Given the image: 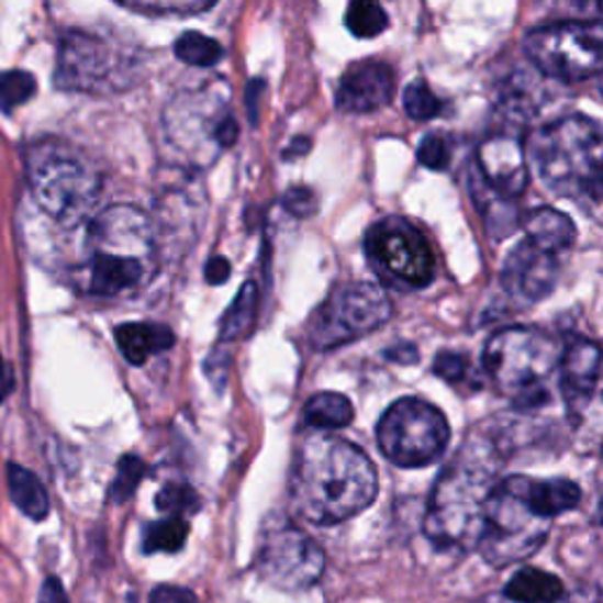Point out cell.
I'll list each match as a JSON object with an SVG mask.
<instances>
[{"mask_svg": "<svg viewBox=\"0 0 603 603\" xmlns=\"http://www.w3.org/2000/svg\"><path fill=\"white\" fill-rule=\"evenodd\" d=\"M378 495V471L368 455L331 434H314L298 448L290 502L309 524L335 526L368 510Z\"/></svg>", "mask_w": 603, "mask_h": 603, "instance_id": "1", "label": "cell"}, {"mask_svg": "<svg viewBox=\"0 0 603 603\" xmlns=\"http://www.w3.org/2000/svg\"><path fill=\"white\" fill-rule=\"evenodd\" d=\"M580 500V485L568 479H502L485 502L477 549L495 568L524 561L545 545L551 521L576 510Z\"/></svg>", "mask_w": 603, "mask_h": 603, "instance_id": "2", "label": "cell"}, {"mask_svg": "<svg viewBox=\"0 0 603 603\" xmlns=\"http://www.w3.org/2000/svg\"><path fill=\"white\" fill-rule=\"evenodd\" d=\"M500 455L483 438H467L438 477L425 514V533L438 549L477 547L485 502L500 481Z\"/></svg>", "mask_w": 603, "mask_h": 603, "instance_id": "3", "label": "cell"}, {"mask_svg": "<svg viewBox=\"0 0 603 603\" xmlns=\"http://www.w3.org/2000/svg\"><path fill=\"white\" fill-rule=\"evenodd\" d=\"M156 271V234L149 215L135 205H111L88 232L86 288L92 295L137 292Z\"/></svg>", "mask_w": 603, "mask_h": 603, "instance_id": "4", "label": "cell"}, {"mask_svg": "<svg viewBox=\"0 0 603 603\" xmlns=\"http://www.w3.org/2000/svg\"><path fill=\"white\" fill-rule=\"evenodd\" d=\"M531 160L543 185L554 193L596 210L603 189V144L596 121L584 116L559 119L531 137Z\"/></svg>", "mask_w": 603, "mask_h": 603, "instance_id": "5", "label": "cell"}, {"mask_svg": "<svg viewBox=\"0 0 603 603\" xmlns=\"http://www.w3.org/2000/svg\"><path fill=\"white\" fill-rule=\"evenodd\" d=\"M26 177L36 203L64 226L86 222L102 196V175L94 163L55 137L29 146Z\"/></svg>", "mask_w": 603, "mask_h": 603, "instance_id": "6", "label": "cell"}, {"mask_svg": "<svg viewBox=\"0 0 603 603\" xmlns=\"http://www.w3.org/2000/svg\"><path fill=\"white\" fill-rule=\"evenodd\" d=\"M563 345L540 328H514L498 331L488 337L483 349V370L498 387L521 409H533L549 401V380L561 364Z\"/></svg>", "mask_w": 603, "mask_h": 603, "instance_id": "7", "label": "cell"}, {"mask_svg": "<svg viewBox=\"0 0 603 603\" xmlns=\"http://www.w3.org/2000/svg\"><path fill=\"white\" fill-rule=\"evenodd\" d=\"M163 127L179 158L189 166H210L238 139V121L230 111V86L215 83L177 97L166 111Z\"/></svg>", "mask_w": 603, "mask_h": 603, "instance_id": "8", "label": "cell"}, {"mask_svg": "<svg viewBox=\"0 0 603 603\" xmlns=\"http://www.w3.org/2000/svg\"><path fill=\"white\" fill-rule=\"evenodd\" d=\"M378 446L399 467H427L446 453L450 425L436 405L405 397L389 405L378 422Z\"/></svg>", "mask_w": 603, "mask_h": 603, "instance_id": "9", "label": "cell"}, {"mask_svg": "<svg viewBox=\"0 0 603 603\" xmlns=\"http://www.w3.org/2000/svg\"><path fill=\"white\" fill-rule=\"evenodd\" d=\"M387 292L366 281L335 288L309 321V342L316 351H331L382 328L391 319Z\"/></svg>", "mask_w": 603, "mask_h": 603, "instance_id": "10", "label": "cell"}, {"mask_svg": "<svg viewBox=\"0 0 603 603\" xmlns=\"http://www.w3.org/2000/svg\"><path fill=\"white\" fill-rule=\"evenodd\" d=\"M601 45L603 29L599 20L559 22L531 31L526 55L540 74L580 83L601 71Z\"/></svg>", "mask_w": 603, "mask_h": 603, "instance_id": "11", "label": "cell"}, {"mask_svg": "<svg viewBox=\"0 0 603 603\" xmlns=\"http://www.w3.org/2000/svg\"><path fill=\"white\" fill-rule=\"evenodd\" d=\"M372 271L389 286L420 290L434 281V253L420 230L403 217H384L366 234Z\"/></svg>", "mask_w": 603, "mask_h": 603, "instance_id": "12", "label": "cell"}, {"mask_svg": "<svg viewBox=\"0 0 603 603\" xmlns=\"http://www.w3.org/2000/svg\"><path fill=\"white\" fill-rule=\"evenodd\" d=\"M257 573L273 590L304 592L314 587L325 570L323 549L288 521L273 524L259 540Z\"/></svg>", "mask_w": 603, "mask_h": 603, "instance_id": "13", "label": "cell"}, {"mask_svg": "<svg viewBox=\"0 0 603 603\" xmlns=\"http://www.w3.org/2000/svg\"><path fill=\"white\" fill-rule=\"evenodd\" d=\"M121 62L113 47L83 31H69L59 43L55 86L67 92H107L119 88Z\"/></svg>", "mask_w": 603, "mask_h": 603, "instance_id": "14", "label": "cell"}, {"mask_svg": "<svg viewBox=\"0 0 603 603\" xmlns=\"http://www.w3.org/2000/svg\"><path fill=\"white\" fill-rule=\"evenodd\" d=\"M561 255H554L524 238L510 253L502 269V286L518 304H535L551 295L559 283Z\"/></svg>", "mask_w": 603, "mask_h": 603, "instance_id": "15", "label": "cell"}, {"mask_svg": "<svg viewBox=\"0 0 603 603\" xmlns=\"http://www.w3.org/2000/svg\"><path fill=\"white\" fill-rule=\"evenodd\" d=\"M397 76L387 62L364 59L345 71L337 88V107L347 113H372L394 100Z\"/></svg>", "mask_w": 603, "mask_h": 603, "instance_id": "16", "label": "cell"}, {"mask_svg": "<svg viewBox=\"0 0 603 603\" xmlns=\"http://www.w3.org/2000/svg\"><path fill=\"white\" fill-rule=\"evenodd\" d=\"M481 179L488 189L500 193L502 199H518L528 187L526 152L518 139L510 135L488 137L477 152Z\"/></svg>", "mask_w": 603, "mask_h": 603, "instance_id": "17", "label": "cell"}, {"mask_svg": "<svg viewBox=\"0 0 603 603\" xmlns=\"http://www.w3.org/2000/svg\"><path fill=\"white\" fill-rule=\"evenodd\" d=\"M561 394L570 415L582 413L596 394L599 345L592 339H576L561 354Z\"/></svg>", "mask_w": 603, "mask_h": 603, "instance_id": "18", "label": "cell"}, {"mask_svg": "<svg viewBox=\"0 0 603 603\" xmlns=\"http://www.w3.org/2000/svg\"><path fill=\"white\" fill-rule=\"evenodd\" d=\"M116 345L127 364L144 366L152 356L175 347V333L160 323H123L116 328Z\"/></svg>", "mask_w": 603, "mask_h": 603, "instance_id": "19", "label": "cell"}, {"mask_svg": "<svg viewBox=\"0 0 603 603\" xmlns=\"http://www.w3.org/2000/svg\"><path fill=\"white\" fill-rule=\"evenodd\" d=\"M526 238L554 255H566L576 243V224L554 208H537L526 217Z\"/></svg>", "mask_w": 603, "mask_h": 603, "instance_id": "20", "label": "cell"}, {"mask_svg": "<svg viewBox=\"0 0 603 603\" xmlns=\"http://www.w3.org/2000/svg\"><path fill=\"white\" fill-rule=\"evenodd\" d=\"M566 594L563 582L545 573L540 568H521L518 573L504 584V596L514 603H559Z\"/></svg>", "mask_w": 603, "mask_h": 603, "instance_id": "21", "label": "cell"}, {"mask_svg": "<svg viewBox=\"0 0 603 603\" xmlns=\"http://www.w3.org/2000/svg\"><path fill=\"white\" fill-rule=\"evenodd\" d=\"M8 491L14 507H18L24 516L43 521L47 514H51V498H47L45 485L41 483V479L34 474V471H29L26 467L14 465V462L8 465Z\"/></svg>", "mask_w": 603, "mask_h": 603, "instance_id": "22", "label": "cell"}, {"mask_svg": "<svg viewBox=\"0 0 603 603\" xmlns=\"http://www.w3.org/2000/svg\"><path fill=\"white\" fill-rule=\"evenodd\" d=\"M302 420L314 429H345L354 420V405L345 394L321 391L306 401Z\"/></svg>", "mask_w": 603, "mask_h": 603, "instance_id": "23", "label": "cell"}, {"mask_svg": "<svg viewBox=\"0 0 603 603\" xmlns=\"http://www.w3.org/2000/svg\"><path fill=\"white\" fill-rule=\"evenodd\" d=\"M257 309H259V288L253 281L243 283L238 295L230 306H226V312L220 321V339L236 342L246 337L257 321Z\"/></svg>", "mask_w": 603, "mask_h": 603, "instance_id": "24", "label": "cell"}, {"mask_svg": "<svg viewBox=\"0 0 603 603\" xmlns=\"http://www.w3.org/2000/svg\"><path fill=\"white\" fill-rule=\"evenodd\" d=\"M189 535V524L185 518L179 516H166L160 521H154L144 528V537H142V551L144 554H175L185 547Z\"/></svg>", "mask_w": 603, "mask_h": 603, "instance_id": "25", "label": "cell"}, {"mask_svg": "<svg viewBox=\"0 0 603 603\" xmlns=\"http://www.w3.org/2000/svg\"><path fill=\"white\" fill-rule=\"evenodd\" d=\"M345 24L356 38H378L389 26V18L380 0H351Z\"/></svg>", "mask_w": 603, "mask_h": 603, "instance_id": "26", "label": "cell"}, {"mask_svg": "<svg viewBox=\"0 0 603 603\" xmlns=\"http://www.w3.org/2000/svg\"><path fill=\"white\" fill-rule=\"evenodd\" d=\"M175 55L189 67H215L224 57V47L199 31H187L175 41Z\"/></svg>", "mask_w": 603, "mask_h": 603, "instance_id": "27", "label": "cell"}, {"mask_svg": "<svg viewBox=\"0 0 603 603\" xmlns=\"http://www.w3.org/2000/svg\"><path fill=\"white\" fill-rule=\"evenodd\" d=\"M156 507L166 516L187 518L199 512L201 498L189 483H168L163 485L160 493L156 495Z\"/></svg>", "mask_w": 603, "mask_h": 603, "instance_id": "28", "label": "cell"}, {"mask_svg": "<svg viewBox=\"0 0 603 603\" xmlns=\"http://www.w3.org/2000/svg\"><path fill=\"white\" fill-rule=\"evenodd\" d=\"M36 94V78L26 71L0 74V111L12 113Z\"/></svg>", "mask_w": 603, "mask_h": 603, "instance_id": "29", "label": "cell"}, {"mask_svg": "<svg viewBox=\"0 0 603 603\" xmlns=\"http://www.w3.org/2000/svg\"><path fill=\"white\" fill-rule=\"evenodd\" d=\"M442 102L438 97L429 90L425 80H415L403 92V109L413 121H432L442 113Z\"/></svg>", "mask_w": 603, "mask_h": 603, "instance_id": "30", "label": "cell"}, {"mask_svg": "<svg viewBox=\"0 0 603 603\" xmlns=\"http://www.w3.org/2000/svg\"><path fill=\"white\" fill-rule=\"evenodd\" d=\"M144 474H146V465L137 458V455H125V458H121V462H119L116 479H113V483H111L109 498L119 504L127 502L135 495Z\"/></svg>", "mask_w": 603, "mask_h": 603, "instance_id": "31", "label": "cell"}, {"mask_svg": "<svg viewBox=\"0 0 603 603\" xmlns=\"http://www.w3.org/2000/svg\"><path fill=\"white\" fill-rule=\"evenodd\" d=\"M119 3L154 14H193L213 8L217 0H119Z\"/></svg>", "mask_w": 603, "mask_h": 603, "instance_id": "32", "label": "cell"}, {"mask_svg": "<svg viewBox=\"0 0 603 603\" xmlns=\"http://www.w3.org/2000/svg\"><path fill=\"white\" fill-rule=\"evenodd\" d=\"M432 370L438 375V378L450 382V384H460L471 375V361L467 354L458 351H442L434 358Z\"/></svg>", "mask_w": 603, "mask_h": 603, "instance_id": "33", "label": "cell"}, {"mask_svg": "<svg viewBox=\"0 0 603 603\" xmlns=\"http://www.w3.org/2000/svg\"><path fill=\"white\" fill-rule=\"evenodd\" d=\"M417 160L429 170H446L448 168V146L442 137L429 135L417 146Z\"/></svg>", "mask_w": 603, "mask_h": 603, "instance_id": "34", "label": "cell"}, {"mask_svg": "<svg viewBox=\"0 0 603 603\" xmlns=\"http://www.w3.org/2000/svg\"><path fill=\"white\" fill-rule=\"evenodd\" d=\"M283 208L288 210L290 215H295V217H309V215L316 213L319 199H316V193L309 187H292L283 196Z\"/></svg>", "mask_w": 603, "mask_h": 603, "instance_id": "35", "label": "cell"}, {"mask_svg": "<svg viewBox=\"0 0 603 603\" xmlns=\"http://www.w3.org/2000/svg\"><path fill=\"white\" fill-rule=\"evenodd\" d=\"M149 603H199V599L191 590H185V587L163 584L152 592Z\"/></svg>", "mask_w": 603, "mask_h": 603, "instance_id": "36", "label": "cell"}, {"mask_svg": "<svg viewBox=\"0 0 603 603\" xmlns=\"http://www.w3.org/2000/svg\"><path fill=\"white\" fill-rule=\"evenodd\" d=\"M230 273H232V265L226 263L224 257H213L205 265V281L213 283V286L224 283L226 279H230Z\"/></svg>", "mask_w": 603, "mask_h": 603, "instance_id": "37", "label": "cell"}, {"mask_svg": "<svg viewBox=\"0 0 603 603\" xmlns=\"http://www.w3.org/2000/svg\"><path fill=\"white\" fill-rule=\"evenodd\" d=\"M38 603H69L67 592H64V587L57 578H47L41 587V596Z\"/></svg>", "mask_w": 603, "mask_h": 603, "instance_id": "38", "label": "cell"}, {"mask_svg": "<svg viewBox=\"0 0 603 603\" xmlns=\"http://www.w3.org/2000/svg\"><path fill=\"white\" fill-rule=\"evenodd\" d=\"M309 146H312V139H306V137H295L292 139L286 149H283V158L286 160H295L300 156H306L309 154Z\"/></svg>", "mask_w": 603, "mask_h": 603, "instance_id": "39", "label": "cell"}, {"mask_svg": "<svg viewBox=\"0 0 603 603\" xmlns=\"http://www.w3.org/2000/svg\"><path fill=\"white\" fill-rule=\"evenodd\" d=\"M12 370L10 366L5 364V358L0 356V403H3L8 397H10V391H12Z\"/></svg>", "mask_w": 603, "mask_h": 603, "instance_id": "40", "label": "cell"}, {"mask_svg": "<svg viewBox=\"0 0 603 603\" xmlns=\"http://www.w3.org/2000/svg\"><path fill=\"white\" fill-rule=\"evenodd\" d=\"M265 88L263 80H250V86H248V94H246V100H248V111H250V121L255 123L257 121V100H259V90Z\"/></svg>", "mask_w": 603, "mask_h": 603, "instance_id": "41", "label": "cell"}]
</instances>
